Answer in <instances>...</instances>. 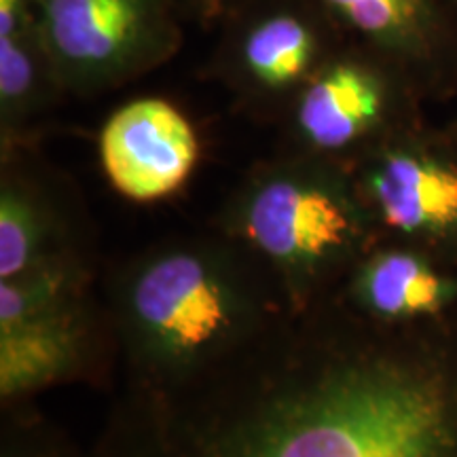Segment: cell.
Instances as JSON below:
<instances>
[{"label": "cell", "instance_id": "4fadbf2b", "mask_svg": "<svg viewBox=\"0 0 457 457\" xmlns=\"http://www.w3.org/2000/svg\"><path fill=\"white\" fill-rule=\"evenodd\" d=\"M0 457H83V449L34 407V403H26L3 409Z\"/></svg>", "mask_w": 457, "mask_h": 457}, {"label": "cell", "instance_id": "6da1fadb", "mask_svg": "<svg viewBox=\"0 0 457 457\" xmlns=\"http://www.w3.org/2000/svg\"><path fill=\"white\" fill-rule=\"evenodd\" d=\"M83 457H457V310H290L182 379L121 381Z\"/></svg>", "mask_w": 457, "mask_h": 457}, {"label": "cell", "instance_id": "52a82bcc", "mask_svg": "<svg viewBox=\"0 0 457 457\" xmlns=\"http://www.w3.org/2000/svg\"><path fill=\"white\" fill-rule=\"evenodd\" d=\"M403 83L384 66L339 62L303 89L295 108L296 136L318 155L373 148L403 129Z\"/></svg>", "mask_w": 457, "mask_h": 457}, {"label": "cell", "instance_id": "e0dca14e", "mask_svg": "<svg viewBox=\"0 0 457 457\" xmlns=\"http://www.w3.org/2000/svg\"><path fill=\"white\" fill-rule=\"evenodd\" d=\"M455 140H457V138H455Z\"/></svg>", "mask_w": 457, "mask_h": 457}, {"label": "cell", "instance_id": "5bb4252c", "mask_svg": "<svg viewBox=\"0 0 457 457\" xmlns=\"http://www.w3.org/2000/svg\"><path fill=\"white\" fill-rule=\"evenodd\" d=\"M15 34H0V100L4 119L9 121L26 114L38 89L37 66Z\"/></svg>", "mask_w": 457, "mask_h": 457}, {"label": "cell", "instance_id": "9a60e30c", "mask_svg": "<svg viewBox=\"0 0 457 457\" xmlns=\"http://www.w3.org/2000/svg\"><path fill=\"white\" fill-rule=\"evenodd\" d=\"M21 15V0H0V34L17 32Z\"/></svg>", "mask_w": 457, "mask_h": 457}, {"label": "cell", "instance_id": "2e32d148", "mask_svg": "<svg viewBox=\"0 0 457 457\" xmlns=\"http://www.w3.org/2000/svg\"><path fill=\"white\" fill-rule=\"evenodd\" d=\"M455 3H457V0H455Z\"/></svg>", "mask_w": 457, "mask_h": 457}, {"label": "cell", "instance_id": "277c9868", "mask_svg": "<svg viewBox=\"0 0 457 457\" xmlns=\"http://www.w3.org/2000/svg\"><path fill=\"white\" fill-rule=\"evenodd\" d=\"M353 180L379 237L457 270V140L403 128L369 148Z\"/></svg>", "mask_w": 457, "mask_h": 457}, {"label": "cell", "instance_id": "8992f818", "mask_svg": "<svg viewBox=\"0 0 457 457\" xmlns=\"http://www.w3.org/2000/svg\"><path fill=\"white\" fill-rule=\"evenodd\" d=\"M100 159L114 191L131 202L170 197L188 180L199 140L179 108L159 98L134 100L108 119Z\"/></svg>", "mask_w": 457, "mask_h": 457}, {"label": "cell", "instance_id": "7c38bea8", "mask_svg": "<svg viewBox=\"0 0 457 457\" xmlns=\"http://www.w3.org/2000/svg\"><path fill=\"white\" fill-rule=\"evenodd\" d=\"M313 55L310 30L293 17H273L250 34L244 47L245 72L267 91L293 87Z\"/></svg>", "mask_w": 457, "mask_h": 457}, {"label": "cell", "instance_id": "3957f363", "mask_svg": "<svg viewBox=\"0 0 457 457\" xmlns=\"http://www.w3.org/2000/svg\"><path fill=\"white\" fill-rule=\"evenodd\" d=\"M216 228L259 256L293 312L335 295L381 239L353 176L322 162L262 170L228 199Z\"/></svg>", "mask_w": 457, "mask_h": 457}, {"label": "cell", "instance_id": "ba28073f", "mask_svg": "<svg viewBox=\"0 0 457 457\" xmlns=\"http://www.w3.org/2000/svg\"><path fill=\"white\" fill-rule=\"evenodd\" d=\"M337 296L379 322H424L457 310V270L415 245L381 237L347 273Z\"/></svg>", "mask_w": 457, "mask_h": 457}, {"label": "cell", "instance_id": "7a4b0ae2", "mask_svg": "<svg viewBox=\"0 0 457 457\" xmlns=\"http://www.w3.org/2000/svg\"><path fill=\"white\" fill-rule=\"evenodd\" d=\"M121 381L165 384L208 367L290 312L273 273L214 227L148 245L108 271Z\"/></svg>", "mask_w": 457, "mask_h": 457}, {"label": "cell", "instance_id": "5b68a950", "mask_svg": "<svg viewBox=\"0 0 457 457\" xmlns=\"http://www.w3.org/2000/svg\"><path fill=\"white\" fill-rule=\"evenodd\" d=\"M119 364L104 296L91 293L15 327L0 328V404L32 403L49 387L102 384Z\"/></svg>", "mask_w": 457, "mask_h": 457}, {"label": "cell", "instance_id": "9c48e42d", "mask_svg": "<svg viewBox=\"0 0 457 457\" xmlns=\"http://www.w3.org/2000/svg\"><path fill=\"white\" fill-rule=\"evenodd\" d=\"M403 74L457 62L455 0H324Z\"/></svg>", "mask_w": 457, "mask_h": 457}, {"label": "cell", "instance_id": "8fae6325", "mask_svg": "<svg viewBox=\"0 0 457 457\" xmlns=\"http://www.w3.org/2000/svg\"><path fill=\"white\" fill-rule=\"evenodd\" d=\"M49 43L72 74L119 71L138 43L140 0H47Z\"/></svg>", "mask_w": 457, "mask_h": 457}, {"label": "cell", "instance_id": "30bf717a", "mask_svg": "<svg viewBox=\"0 0 457 457\" xmlns=\"http://www.w3.org/2000/svg\"><path fill=\"white\" fill-rule=\"evenodd\" d=\"M71 259H96L87 222L79 220L37 182L4 176L0 188V279Z\"/></svg>", "mask_w": 457, "mask_h": 457}]
</instances>
